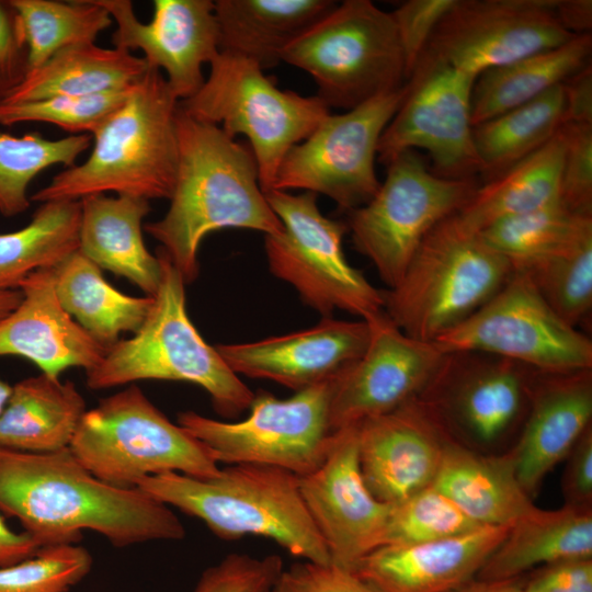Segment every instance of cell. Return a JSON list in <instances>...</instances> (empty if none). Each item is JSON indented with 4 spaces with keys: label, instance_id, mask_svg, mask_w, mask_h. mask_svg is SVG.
Wrapping results in <instances>:
<instances>
[{
    "label": "cell",
    "instance_id": "1",
    "mask_svg": "<svg viewBox=\"0 0 592 592\" xmlns=\"http://www.w3.org/2000/svg\"><path fill=\"white\" fill-rule=\"evenodd\" d=\"M0 512L19 521L41 547L79 544L83 531L115 547L185 536L170 506L139 488L99 479L69 447L49 453L0 447Z\"/></svg>",
    "mask_w": 592,
    "mask_h": 592
},
{
    "label": "cell",
    "instance_id": "2",
    "mask_svg": "<svg viewBox=\"0 0 592 592\" xmlns=\"http://www.w3.org/2000/svg\"><path fill=\"white\" fill-rule=\"evenodd\" d=\"M179 164L166 215L144 230L160 248L185 284L200 272L203 239L223 228H244L266 235L283 230L266 201L251 148L223 129L185 114L175 116Z\"/></svg>",
    "mask_w": 592,
    "mask_h": 592
},
{
    "label": "cell",
    "instance_id": "3",
    "mask_svg": "<svg viewBox=\"0 0 592 592\" xmlns=\"http://www.w3.org/2000/svg\"><path fill=\"white\" fill-rule=\"evenodd\" d=\"M178 107L162 72L149 67L91 135L89 157L54 175L31 202L80 201L110 192L170 200L179 164Z\"/></svg>",
    "mask_w": 592,
    "mask_h": 592
},
{
    "label": "cell",
    "instance_id": "4",
    "mask_svg": "<svg viewBox=\"0 0 592 592\" xmlns=\"http://www.w3.org/2000/svg\"><path fill=\"white\" fill-rule=\"evenodd\" d=\"M136 488L201 520L221 539L261 536L305 561L331 563L328 548L304 503L298 476L288 470L234 464L209 478L179 473L150 476Z\"/></svg>",
    "mask_w": 592,
    "mask_h": 592
},
{
    "label": "cell",
    "instance_id": "5",
    "mask_svg": "<svg viewBox=\"0 0 592 592\" xmlns=\"http://www.w3.org/2000/svg\"><path fill=\"white\" fill-rule=\"evenodd\" d=\"M161 278L143 326L132 338L109 348L102 361L87 372V385L100 390L144 379L194 384L210 397L224 418L249 409L254 392L226 364L191 321L185 282L161 249L156 254Z\"/></svg>",
    "mask_w": 592,
    "mask_h": 592
},
{
    "label": "cell",
    "instance_id": "6",
    "mask_svg": "<svg viewBox=\"0 0 592 592\" xmlns=\"http://www.w3.org/2000/svg\"><path fill=\"white\" fill-rule=\"evenodd\" d=\"M513 273L511 263L452 215L421 242L384 311L407 335L434 342L486 304Z\"/></svg>",
    "mask_w": 592,
    "mask_h": 592
},
{
    "label": "cell",
    "instance_id": "7",
    "mask_svg": "<svg viewBox=\"0 0 592 592\" xmlns=\"http://www.w3.org/2000/svg\"><path fill=\"white\" fill-rule=\"evenodd\" d=\"M69 448L95 477L123 488L164 473L209 478L220 470L212 452L135 384L87 410Z\"/></svg>",
    "mask_w": 592,
    "mask_h": 592
},
{
    "label": "cell",
    "instance_id": "8",
    "mask_svg": "<svg viewBox=\"0 0 592 592\" xmlns=\"http://www.w3.org/2000/svg\"><path fill=\"white\" fill-rule=\"evenodd\" d=\"M202 88L180 109L198 121L220 125L234 138L249 140L262 191L272 190L287 152L305 140L330 114L316 96L281 90L261 67L243 56L220 52L210 61Z\"/></svg>",
    "mask_w": 592,
    "mask_h": 592
},
{
    "label": "cell",
    "instance_id": "9",
    "mask_svg": "<svg viewBox=\"0 0 592 592\" xmlns=\"http://www.w3.org/2000/svg\"><path fill=\"white\" fill-rule=\"evenodd\" d=\"M282 61L309 73L329 109L350 111L406 80L391 14L369 0L337 3L284 50Z\"/></svg>",
    "mask_w": 592,
    "mask_h": 592
},
{
    "label": "cell",
    "instance_id": "10",
    "mask_svg": "<svg viewBox=\"0 0 592 592\" xmlns=\"http://www.w3.org/2000/svg\"><path fill=\"white\" fill-rule=\"evenodd\" d=\"M264 194L283 226L280 234L264 239L273 275L293 286L323 318L335 309L363 320L384 311L383 292L344 255L342 241L348 226L321 214L317 194L280 190Z\"/></svg>",
    "mask_w": 592,
    "mask_h": 592
},
{
    "label": "cell",
    "instance_id": "11",
    "mask_svg": "<svg viewBox=\"0 0 592 592\" xmlns=\"http://www.w3.org/2000/svg\"><path fill=\"white\" fill-rule=\"evenodd\" d=\"M331 382L295 391L286 399L259 390L241 421L216 420L187 410L179 413L178 424L202 442L218 464L267 465L303 477L322 465L332 444Z\"/></svg>",
    "mask_w": 592,
    "mask_h": 592
},
{
    "label": "cell",
    "instance_id": "12",
    "mask_svg": "<svg viewBox=\"0 0 592 592\" xmlns=\"http://www.w3.org/2000/svg\"><path fill=\"white\" fill-rule=\"evenodd\" d=\"M374 196L350 213L355 248L395 286L428 234L471 198L474 179L453 180L430 171L415 150L399 153Z\"/></svg>",
    "mask_w": 592,
    "mask_h": 592
},
{
    "label": "cell",
    "instance_id": "13",
    "mask_svg": "<svg viewBox=\"0 0 592 592\" xmlns=\"http://www.w3.org/2000/svg\"><path fill=\"white\" fill-rule=\"evenodd\" d=\"M434 343L444 353L482 352L544 373L592 368L590 338L562 319L521 270Z\"/></svg>",
    "mask_w": 592,
    "mask_h": 592
},
{
    "label": "cell",
    "instance_id": "14",
    "mask_svg": "<svg viewBox=\"0 0 592 592\" xmlns=\"http://www.w3.org/2000/svg\"><path fill=\"white\" fill-rule=\"evenodd\" d=\"M406 95L405 84L342 114H329L283 159L272 190L325 194L351 212L377 192L375 160L382 134Z\"/></svg>",
    "mask_w": 592,
    "mask_h": 592
},
{
    "label": "cell",
    "instance_id": "15",
    "mask_svg": "<svg viewBox=\"0 0 592 592\" xmlns=\"http://www.w3.org/2000/svg\"><path fill=\"white\" fill-rule=\"evenodd\" d=\"M476 77L422 55L406 81V95L379 139L378 160L424 149L434 173L474 179L479 163L473 139L471 93Z\"/></svg>",
    "mask_w": 592,
    "mask_h": 592
},
{
    "label": "cell",
    "instance_id": "16",
    "mask_svg": "<svg viewBox=\"0 0 592 592\" xmlns=\"http://www.w3.org/2000/svg\"><path fill=\"white\" fill-rule=\"evenodd\" d=\"M555 4L556 0H455L422 55L477 78L574 36L560 24Z\"/></svg>",
    "mask_w": 592,
    "mask_h": 592
},
{
    "label": "cell",
    "instance_id": "17",
    "mask_svg": "<svg viewBox=\"0 0 592 592\" xmlns=\"http://www.w3.org/2000/svg\"><path fill=\"white\" fill-rule=\"evenodd\" d=\"M539 371L482 352H446L418 397L440 424L492 443L526 417Z\"/></svg>",
    "mask_w": 592,
    "mask_h": 592
},
{
    "label": "cell",
    "instance_id": "18",
    "mask_svg": "<svg viewBox=\"0 0 592 592\" xmlns=\"http://www.w3.org/2000/svg\"><path fill=\"white\" fill-rule=\"evenodd\" d=\"M366 321L369 340L365 351L331 382L332 432L389 413L418 398L445 355L434 342L407 335L385 311Z\"/></svg>",
    "mask_w": 592,
    "mask_h": 592
},
{
    "label": "cell",
    "instance_id": "19",
    "mask_svg": "<svg viewBox=\"0 0 592 592\" xmlns=\"http://www.w3.org/2000/svg\"><path fill=\"white\" fill-rule=\"evenodd\" d=\"M298 483L332 565L353 572L365 556L383 546L390 504L377 500L364 482L356 425L333 432L322 465L298 477Z\"/></svg>",
    "mask_w": 592,
    "mask_h": 592
},
{
    "label": "cell",
    "instance_id": "20",
    "mask_svg": "<svg viewBox=\"0 0 592 592\" xmlns=\"http://www.w3.org/2000/svg\"><path fill=\"white\" fill-rule=\"evenodd\" d=\"M116 27L112 45L140 50L149 67L162 72L179 100L203 86V66L219 53L215 4L210 0H155L150 21H140L129 0H98Z\"/></svg>",
    "mask_w": 592,
    "mask_h": 592
},
{
    "label": "cell",
    "instance_id": "21",
    "mask_svg": "<svg viewBox=\"0 0 592 592\" xmlns=\"http://www.w3.org/2000/svg\"><path fill=\"white\" fill-rule=\"evenodd\" d=\"M356 426L361 474L377 500L395 504L433 483L446 430L418 398Z\"/></svg>",
    "mask_w": 592,
    "mask_h": 592
},
{
    "label": "cell",
    "instance_id": "22",
    "mask_svg": "<svg viewBox=\"0 0 592 592\" xmlns=\"http://www.w3.org/2000/svg\"><path fill=\"white\" fill-rule=\"evenodd\" d=\"M368 340L366 320L327 317L308 329L216 349L238 376L269 379L299 391L337 378L363 354Z\"/></svg>",
    "mask_w": 592,
    "mask_h": 592
},
{
    "label": "cell",
    "instance_id": "23",
    "mask_svg": "<svg viewBox=\"0 0 592 592\" xmlns=\"http://www.w3.org/2000/svg\"><path fill=\"white\" fill-rule=\"evenodd\" d=\"M19 289L21 301L0 320V356L26 358L55 378L70 367L87 373L102 361L109 349L62 308L53 269L32 272Z\"/></svg>",
    "mask_w": 592,
    "mask_h": 592
},
{
    "label": "cell",
    "instance_id": "24",
    "mask_svg": "<svg viewBox=\"0 0 592 592\" xmlns=\"http://www.w3.org/2000/svg\"><path fill=\"white\" fill-rule=\"evenodd\" d=\"M509 526H483L451 538L383 545L354 573L376 592H449L477 578Z\"/></svg>",
    "mask_w": 592,
    "mask_h": 592
},
{
    "label": "cell",
    "instance_id": "25",
    "mask_svg": "<svg viewBox=\"0 0 592 592\" xmlns=\"http://www.w3.org/2000/svg\"><path fill=\"white\" fill-rule=\"evenodd\" d=\"M592 420V368L538 372L516 446L510 452L516 478L530 496L568 456Z\"/></svg>",
    "mask_w": 592,
    "mask_h": 592
},
{
    "label": "cell",
    "instance_id": "26",
    "mask_svg": "<svg viewBox=\"0 0 592 592\" xmlns=\"http://www.w3.org/2000/svg\"><path fill=\"white\" fill-rule=\"evenodd\" d=\"M80 203L78 251L101 270L125 277L147 296H153L161 278V265L143 238V220L151 209L149 201L100 194L84 197Z\"/></svg>",
    "mask_w": 592,
    "mask_h": 592
},
{
    "label": "cell",
    "instance_id": "27",
    "mask_svg": "<svg viewBox=\"0 0 592 592\" xmlns=\"http://www.w3.org/2000/svg\"><path fill=\"white\" fill-rule=\"evenodd\" d=\"M481 526H511L536 509L520 485L511 453L486 456L445 439L432 483Z\"/></svg>",
    "mask_w": 592,
    "mask_h": 592
},
{
    "label": "cell",
    "instance_id": "28",
    "mask_svg": "<svg viewBox=\"0 0 592 592\" xmlns=\"http://www.w3.org/2000/svg\"><path fill=\"white\" fill-rule=\"evenodd\" d=\"M338 2L330 0H217L219 50L243 56L262 70Z\"/></svg>",
    "mask_w": 592,
    "mask_h": 592
},
{
    "label": "cell",
    "instance_id": "29",
    "mask_svg": "<svg viewBox=\"0 0 592 592\" xmlns=\"http://www.w3.org/2000/svg\"><path fill=\"white\" fill-rule=\"evenodd\" d=\"M573 558H592L591 506L536 508L510 526L477 579H517L536 567Z\"/></svg>",
    "mask_w": 592,
    "mask_h": 592
},
{
    "label": "cell",
    "instance_id": "30",
    "mask_svg": "<svg viewBox=\"0 0 592 592\" xmlns=\"http://www.w3.org/2000/svg\"><path fill=\"white\" fill-rule=\"evenodd\" d=\"M86 411L72 382L43 373L24 378L12 385L0 415V447L26 453L67 448Z\"/></svg>",
    "mask_w": 592,
    "mask_h": 592
},
{
    "label": "cell",
    "instance_id": "31",
    "mask_svg": "<svg viewBox=\"0 0 592 592\" xmlns=\"http://www.w3.org/2000/svg\"><path fill=\"white\" fill-rule=\"evenodd\" d=\"M149 66L143 57L95 43L68 46L29 71L3 102H26L56 95H90L133 88Z\"/></svg>",
    "mask_w": 592,
    "mask_h": 592
},
{
    "label": "cell",
    "instance_id": "32",
    "mask_svg": "<svg viewBox=\"0 0 592 592\" xmlns=\"http://www.w3.org/2000/svg\"><path fill=\"white\" fill-rule=\"evenodd\" d=\"M591 33L480 73L471 93V122L487 119L524 104L590 64Z\"/></svg>",
    "mask_w": 592,
    "mask_h": 592
},
{
    "label": "cell",
    "instance_id": "33",
    "mask_svg": "<svg viewBox=\"0 0 592 592\" xmlns=\"http://www.w3.org/2000/svg\"><path fill=\"white\" fill-rule=\"evenodd\" d=\"M53 271L62 308L107 349L119 341L122 333L137 332L149 314L152 296L135 297L117 291L78 250Z\"/></svg>",
    "mask_w": 592,
    "mask_h": 592
},
{
    "label": "cell",
    "instance_id": "34",
    "mask_svg": "<svg viewBox=\"0 0 592 592\" xmlns=\"http://www.w3.org/2000/svg\"><path fill=\"white\" fill-rule=\"evenodd\" d=\"M562 157L563 139L559 129L543 147L478 185L457 217L468 229L479 232L504 218L559 201Z\"/></svg>",
    "mask_w": 592,
    "mask_h": 592
},
{
    "label": "cell",
    "instance_id": "35",
    "mask_svg": "<svg viewBox=\"0 0 592 592\" xmlns=\"http://www.w3.org/2000/svg\"><path fill=\"white\" fill-rule=\"evenodd\" d=\"M563 124L562 83L542 95L487 119L473 129L483 182L548 143Z\"/></svg>",
    "mask_w": 592,
    "mask_h": 592
},
{
    "label": "cell",
    "instance_id": "36",
    "mask_svg": "<svg viewBox=\"0 0 592 592\" xmlns=\"http://www.w3.org/2000/svg\"><path fill=\"white\" fill-rule=\"evenodd\" d=\"M80 220V201H48L26 226L0 234V288L18 289L32 272L54 269L76 252Z\"/></svg>",
    "mask_w": 592,
    "mask_h": 592
},
{
    "label": "cell",
    "instance_id": "37",
    "mask_svg": "<svg viewBox=\"0 0 592 592\" xmlns=\"http://www.w3.org/2000/svg\"><path fill=\"white\" fill-rule=\"evenodd\" d=\"M478 234L513 270H526L592 235V217L576 215L557 201L499 220Z\"/></svg>",
    "mask_w": 592,
    "mask_h": 592
},
{
    "label": "cell",
    "instance_id": "38",
    "mask_svg": "<svg viewBox=\"0 0 592 592\" xmlns=\"http://www.w3.org/2000/svg\"><path fill=\"white\" fill-rule=\"evenodd\" d=\"M27 49L30 70L57 52L94 43L114 22L98 0H8Z\"/></svg>",
    "mask_w": 592,
    "mask_h": 592
},
{
    "label": "cell",
    "instance_id": "39",
    "mask_svg": "<svg viewBox=\"0 0 592 592\" xmlns=\"http://www.w3.org/2000/svg\"><path fill=\"white\" fill-rule=\"evenodd\" d=\"M92 145L90 135L47 139L38 133L15 136L0 133V214L14 217L30 204L29 186L44 170L76 164Z\"/></svg>",
    "mask_w": 592,
    "mask_h": 592
},
{
    "label": "cell",
    "instance_id": "40",
    "mask_svg": "<svg viewBox=\"0 0 592 592\" xmlns=\"http://www.w3.org/2000/svg\"><path fill=\"white\" fill-rule=\"evenodd\" d=\"M521 271L568 323L579 328L588 319L592 308V235Z\"/></svg>",
    "mask_w": 592,
    "mask_h": 592
},
{
    "label": "cell",
    "instance_id": "41",
    "mask_svg": "<svg viewBox=\"0 0 592 592\" xmlns=\"http://www.w3.org/2000/svg\"><path fill=\"white\" fill-rule=\"evenodd\" d=\"M483 527L434 486L390 504L384 544H415L460 536Z\"/></svg>",
    "mask_w": 592,
    "mask_h": 592
},
{
    "label": "cell",
    "instance_id": "42",
    "mask_svg": "<svg viewBox=\"0 0 592 592\" xmlns=\"http://www.w3.org/2000/svg\"><path fill=\"white\" fill-rule=\"evenodd\" d=\"M130 89L90 95H56L37 101L1 102L0 125L46 123L70 135L91 136L125 101Z\"/></svg>",
    "mask_w": 592,
    "mask_h": 592
},
{
    "label": "cell",
    "instance_id": "43",
    "mask_svg": "<svg viewBox=\"0 0 592 592\" xmlns=\"http://www.w3.org/2000/svg\"><path fill=\"white\" fill-rule=\"evenodd\" d=\"M92 563L91 554L79 544L42 547L0 567V592H68L88 576Z\"/></svg>",
    "mask_w": 592,
    "mask_h": 592
},
{
    "label": "cell",
    "instance_id": "44",
    "mask_svg": "<svg viewBox=\"0 0 592 592\" xmlns=\"http://www.w3.org/2000/svg\"><path fill=\"white\" fill-rule=\"evenodd\" d=\"M560 133L559 203L576 215L592 217V124H562Z\"/></svg>",
    "mask_w": 592,
    "mask_h": 592
},
{
    "label": "cell",
    "instance_id": "45",
    "mask_svg": "<svg viewBox=\"0 0 592 592\" xmlns=\"http://www.w3.org/2000/svg\"><path fill=\"white\" fill-rule=\"evenodd\" d=\"M283 569L278 555L229 554L203 571L194 592H271Z\"/></svg>",
    "mask_w": 592,
    "mask_h": 592
},
{
    "label": "cell",
    "instance_id": "46",
    "mask_svg": "<svg viewBox=\"0 0 592 592\" xmlns=\"http://www.w3.org/2000/svg\"><path fill=\"white\" fill-rule=\"evenodd\" d=\"M454 2L455 0H409L390 12L405 59L406 80Z\"/></svg>",
    "mask_w": 592,
    "mask_h": 592
},
{
    "label": "cell",
    "instance_id": "47",
    "mask_svg": "<svg viewBox=\"0 0 592 592\" xmlns=\"http://www.w3.org/2000/svg\"><path fill=\"white\" fill-rule=\"evenodd\" d=\"M271 592H376L354 572L310 561L283 569Z\"/></svg>",
    "mask_w": 592,
    "mask_h": 592
},
{
    "label": "cell",
    "instance_id": "48",
    "mask_svg": "<svg viewBox=\"0 0 592 592\" xmlns=\"http://www.w3.org/2000/svg\"><path fill=\"white\" fill-rule=\"evenodd\" d=\"M30 71L27 49L15 13L0 1V103L24 81Z\"/></svg>",
    "mask_w": 592,
    "mask_h": 592
},
{
    "label": "cell",
    "instance_id": "49",
    "mask_svg": "<svg viewBox=\"0 0 592 592\" xmlns=\"http://www.w3.org/2000/svg\"><path fill=\"white\" fill-rule=\"evenodd\" d=\"M523 592H592V558L543 566L522 584Z\"/></svg>",
    "mask_w": 592,
    "mask_h": 592
},
{
    "label": "cell",
    "instance_id": "50",
    "mask_svg": "<svg viewBox=\"0 0 592 592\" xmlns=\"http://www.w3.org/2000/svg\"><path fill=\"white\" fill-rule=\"evenodd\" d=\"M562 478V493L567 505L590 506L592 501V426L568 454Z\"/></svg>",
    "mask_w": 592,
    "mask_h": 592
},
{
    "label": "cell",
    "instance_id": "51",
    "mask_svg": "<svg viewBox=\"0 0 592 592\" xmlns=\"http://www.w3.org/2000/svg\"><path fill=\"white\" fill-rule=\"evenodd\" d=\"M563 124H592L591 62L562 83Z\"/></svg>",
    "mask_w": 592,
    "mask_h": 592
},
{
    "label": "cell",
    "instance_id": "52",
    "mask_svg": "<svg viewBox=\"0 0 592 592\" xmlns=\"http://www.w3.org/2000/svg\"><path fill=\"white\" fill-rule=\"evenodd\" d=\"M42 548L26 532H18L9 526L0 512V567L26 559Z\"/></svg>",
    "mask_w": 592,
    "mask_h": 592
},
{
    "label": "cell",
    "instance_id": "53",
    "mask_svg": "<svg viewBox=\"0 0 592 592\" xmlns=\"http://www.w3.org/2000/svg\"><path fill=\"white\" fill-rule=\"evenodd\" d=\"M556 14L563 29L572 35L591 33V0H556Z\"/></svg>",
    "mask_w": 592,
    "mask_h": 592
},
{
    "label": "cell",
    "instance_id": "54",
    "mask_svg": "<svg viewBox=\"0 0 592 592\" xmlns=\"http://www.w3.org/2000/svg\"><path fill=\"white\" fill-rule=\"evenodd\" d=\"M449 592H523V590L517 579L488 581L476 578Z\"/></svg>",
    "mask_w": 592,
    "mask_h": 592
},
{
    "label": "cell",
    "instance_id": "55",
    "mask_svg": "<svg viewBox=\"0 0 592 592\" xmlns=\"http://www.w3.org/2000/svg\"><path fill=\"white\" fill-rule=\"evenodd\" d=\"M20 289L0 288V320L9 315L21 301Z\"/></svg>",
    "mask_w": 592,
    "mask_h": 592
},
{
    "label": "cell",
    "instance_id": "56",
    "mask_svg": "<svg viewBox=\"0 0 592 592\" xmlns=\"http://www.w3.org/2000/svg\"><path fill=\"white\" fill-rule=\"evenodd\" d=\"M12 385L0 377V415L11 392Z\"/></svg>",
    "mask_w": 592,
    "mask_h": 592
}]
</instances>
